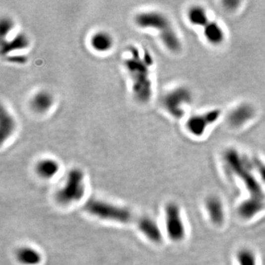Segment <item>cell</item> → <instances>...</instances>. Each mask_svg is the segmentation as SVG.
<instances>
[{
    "mask_svg": "<svg viewBox=\"0 0 265 265\" xmlns=\"http://www.w3.org/2000/svg\"><path fill=\"white\" fill-rule=\"evenodd\" d=\"M135 23L138 27L150 29L158 32L164 45L172 52L181 48V40L168 18L159 11L150 10L137 13Z\"/></svg>",
    "mask_w": 265,
    "mask_h": 265,
    "instance_id": "obj_2",
    "label": "cell"
},
{
    "mask_svg": "<svg viewBox=\"0 0 265 265\" xmlns=\"http://www.w3.org/2000/svg\"><path fill=\"white\" fill-rule=\"evenodd\" d=\"M54 100V97L50 91L39 90L30 98V106L32 110L37 114H45L52 109Z\"/></svg>",
    "mask_w": 265,
    "mask_h": 265,
    "instance_id": "obj_8",
    "label": "cell"
},
{
    "mask_svg": "<svg viewBox=\"0 0 265 265\" xmlns=\"http://www.w3.org/2000/svg\"><path fill=\"white\" fill-rule=\"evenodd\" d=\"M16 123L14 117L4 106L0 113V141L1 144L7 141L16 130Z\"/></svg>",
    "mask_w": 265,
    "mask_h": 265,
    "instance_id": "obj_11",
    "label": "cell"
},
{
    "mask_svg": "<svg viewBox=\"0 0 265 265\" xmlns=\"http://www.w3.org/2000/svg\"><path fill=\"white\" fill-rule=\"evenodd\" d=\"M85 192L84 173L80 169H71L67 175L65 185L56 193V199L61 204L68 205L83 199Z\"/></svg>",
    "mask_w": 265,
    "mask_h": 265,
    "instance_id": "obj_3",
    "label": "cell"
},
{
    "mask_svg": "<svg viewBox=\"0 0 265 265\" xmlns=\"http://www.w3.org/2000/svg\"><path fill=\"white\" fill-rule=\"evenodd\" d=\"M208 213L211 216V219L216 222H220L223 217V211H222V205L220 201L216 199H208L207 202Z\"/></svg>",
    "mask_w": 265,
    "mask_h": 265,
    "instance_id": "obj_17",
    "label": "cell"
},
{
    "mask_svg": "<svg viewBox=\"0 0 265 265\" xmlns=\"http://www.w3.org/2000/svg\"><path fill=\"white\" fill-rule=\"evenodd\" d=\"M202 28L204 38L208 43L214 46L223 43L225 38V31L219 23L209 21Z\"/></svg>",
    "mask_w": 265,
    "mask_h": 265,
    "instance_id": "obj_12",
    "label": "cell"
},
{
    "mask_svg": "<svg viewBox=\"0 0 265 265\" xmlns=\"http://www.w3.org/2000/svg\"><path fill=\"white\" fill-rule=\"evenodd\" d=\"M60 170L59 162L53 158L40 160L36 166V173L41 178L50 179L56 176Z\"/></svg>",
    "mask_w": 265,
    "mask_h": 265,
    "instance_id": "obj_15",
    "label": "cell"
},
{
    "mask_svg": "<svg viewBox=\"0 0 265 265\" xmlns=\"http://www.w3.org/2000/svg\"><path fill=\"white\" fill-rule=\"evenodd\" d=\"M220 115L221 111L219 109H214L202 114L193 116L187 120V130L196 136H201L210 126L219 120Z\"/></svg>",
    "mask_w": 265,
    "mask_h": 265,
    "instance_id": "obj_6",
    "label": "cell"
},
{
    "mask_svg": "<svg viewBox=\"0 0 265 265\" xmlns=\"http://www.w3.org/2000/svg\"><path fill=\"white\" fill-rule=\"evenodd\" d=\"M187 17L192 24L197 27H203L210 21L205 9L199 5L190 7L187 13Z\"/></svg>",
    "mask_w": 265,
    "mask_h": 265,
    "instance_id": "obj_16",
    "label": "cell"
},
{
    "mask_svg": "<svg viewBox=\"0 0 265 265\" xmlns=\"http://www.w3.org/2000/svg\"><path fill=\"white\" fill-rule=\"evenodd\" d=\"M18 262L23 265H38L42 261V254L32 247L24 246L16 253Z\"/></svg>",
    "mask_w": 265,
    "mask_h": 265,
    "instance_id": "obj_13",
    "label": "cell"
},
{
    "mask_svg": "<svg viewBox=\"0 0 265 265\" xmlns=\"http://www.w3.org/2000/svg\"><path fill=\"white\" fill-rule=\"evenodd\" d=\"M238 254V262L240 265H257V259L252 251L243 250Z\"/></svg>",
    "mask_w": 265,
    "mask_h": 265,
    "instance_id": "obj_18",
    "label": "cell"
},
{
    "mask_svg": "<svg viewBox=\"0 0 265 265\" xmlns=\"http://www.w3.org/2000/svg\"><path fill=\"white\" fill-rule=\"evenodd\" d=\"M193 100L190 90L185 87H178L169 91L163 98V105L166 110L176 118L184 116L185 109Z\"/></svg>",
    "mask_w": 265,
    "mask_h": 265,
    "instance_id": "obj_5",
    "label": "cell"
},
{
    "mask_svg": "<svg viewBox=\"0 0 265 265\" xmlns=\"http://www.w3.org/2000/svg\"><path fill=\"white\" fill-rule=\"evenodd\" d=\"M84 208L91 215L103 220L136 225L152 242L158 243L161 241V231L154 221L149 217L138 215L129 208L97 199H88Z\"/></svg>",
    "mask_w": 265,
    "mask_h": 265,
    "instance_id": "obj_1",
    "label": "cell"
},
{
    "mask_svg": "<svg viewBox=\"0 0 265 265\" xmlns=\"http://www.w3.org/2000/svg\"><path fill=\"white\" fill-rule=\"evenodd\" d=\"M13 28H14V22L11 19L7 17L1 18V22H0V34H1V40L7 39Z\"/></svg>",
    "mask_w": 265,
    "mask_h": 265,
    "instance_id": "obj_19",
    "label": "cell"
},
{
    "mask_svg": "<svg viewBox=\"0 0 265 265\" xmlns=\"http://www.w3.org/2000/svg\"><path fill=\"white\" fill-rule=\"evenodd\" d=\"M254 109L248 104H242L233 109L228 115V123L235 128L241 127L253 119Z\"/></svg>",
    "mask_w": 265,
    "mask_h": 265,
    "instance_id": "obj_10",
    "label": "cell"
},
{
    "mask_svg": "<svg viewBox=\"0 0 265 265\" xmlns=\"http://www.w3.org/2000/svg\"><path fill=\"white\" fill-rule=\"evenodd\" d=\"M90 47L98 53H106L111 51L114 47V39L110 33L106 30L94 32L89 39Z\"/></svg>",
    "mask_w": 265,
    "mask_h": 265,
    "instance_id": "obj_9",
    "label": "cell"
},
{
    "mask_svg": "<svg viewBox=\"0 0 265 265\" xmlns=\"http://www.w3.org/2000/svg\"><path fill=\"white\" fill-rule=\"evenodd\" d=\"M29 39L24 33H19L11 38L10 41H1V53L2 55L9 54L11 52L19 51L29 46Z\"/></svg>",
    "mask_w": 265,
    "mask_h": 265,
    "instance_id": "obj_14",
    "label": "cell"
},
{
    "mask_svg": "<svg viewBox=\"0 0 265 265\" xmlns=\"http://www.w3.org/2000/svg\"><path fill=\"white\" fill-rule=\"evenodd\" d=\"M129 59L130 60L128 62L127 67L129 71L132 73L134 93L140 100L147 101L150 98L152 94L148 65L144 63L142 59H140L138 54L135 57Z\"/></svg>",
    "mask_w": 265,
    "mask_h": 265,
    "instance_id": "obj_4",
    "label": "cell"
},
{
    "mask_svg": "<svg viewBox=\"0 0 265 265\" xmlns=\"http://www.w3.org/2000/svg\"><path fill=\"white\" fill-rule=\"evenodd\" d=\"M166 223L169 237L175 241L182 240L184 237V222L181 220L179 208L176 204L170 203L166 208Z\"/></svg>",
    "mask_w": 265,
    "mask_h": 265,
    "instance_id": "obj_7",
    "label": "cell"
}]
</instances>
